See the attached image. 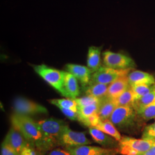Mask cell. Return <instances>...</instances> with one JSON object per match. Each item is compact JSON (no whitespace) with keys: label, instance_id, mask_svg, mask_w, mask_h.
Instances as JSON below:
<instances>
[{"label":"cell","instance_id":"obj_33","mask_svg":"<svg viewBox=\"0 0 155 155\" xmlns=\"http://www.w3.org/2000/svg\"><path fill=\"white\" fill-rule=\"evenodd\" d=\"M44 155H71V153L66 150L61 148H54L46 152Z\"/></svg>","mask_w":155,"mask_h":155},{"label":"cell","instance_id":"obj_9","mask_svg":"<svg viewBox=\"0 0 155 155\" xmlns=\"http://www.w3.org/2000/svg\"><path fill=\"white\" fill-rule=\"evenodd\" d=\"M13 107L16 113L28 116L48 113L45 106L22 97H18L15 100Z\"/></svg>","mask_w":155,"mask_h":155},{"label":"cell","instance_id":"obj_6","mask_svg":"<svg viewBox=\"0 0 155 155\" xmlns=\"http://www.w3.org/2000/svg\"><path fill=\"white\" fill-rule=\"evenodd\" d=\"M132 70V69L115 70L102 66L97 71L92 74L89 84L102 83L110 84L118 78L128 75Z\"/></svg>","mask_w":155,"mask_h":155},{"label":"cell","instance_id":"obj_17","mask_svg":"<svg viewBox=\"0 0 155 155\" xmlns=\"http://www.w3.org/2000/svg\"><path fill=\"white\" fill-rule=\"evenodd\" d=\"M130 86L127 75L118 78L109 85L107 96L116 98Z\"/></svg>","mask_w":155,"mask_h":155},{"label":"cell","instance_id":"obj_4","mask_svg":"<svg viewBox=\"0 0 155 155\" xmlns=\"http://www.w3.org/2000/svg\"><path fill=\"white\" fill-rule=\"evenodd\" d=\"M155 141L153 140L123 137L119 141L118 151L122 155H139L149 150Z\"/></svg>","mask_w":155,"mask_h":155},{"label":"cell","instance_id":"obj_15","mask_svg":"<svg viewBox=\"0 0 155 155\" xmlns=\"http://www.w3.org/2000/svg\"><path fill=\"white\" fill-rule=\"evenodd\" d=\"M117 107V104L115 98L106 95L100 99L97 114L102 121L108 120Z\"/></svg>","mask_w":155,"mask_h":155},{"label":"cell","instance_id":"obj_31","mask_svg":"<svg viewBox=\"0 0 155 155\" xmlns=\"http://www.w3.org/2000/svg\"><path fill=\"white\" fill-rule=\"evenodd\" d=\"M1 155H20L16 150L12 148L10 146L3 141L1 144Z\"/></svg>","mask_w":155,"mask_h":155},{"label":"cell","instance_id":"obj_13","mask_svg":"<svg viewBox=\"0 0 155 155\" xmlns=\"http://www.w3.org/2000/svg\"><path fill=\"white\" fill-rule=\"evenodd\" d=\"M89 133L94 141L106 148H116L119 147V143L110 135L95 127H89Z\"/></svg>","mask_w":155,"mask_h":155},{"label":"cell","instance_id":"obj_32","mask_svg":"<svg viewBox=\"0 0 155 155\" xmlns=\"http://www.w3.org/2000/svg\"><path fill=\"white\" fill-rule=\"evenodd\" d=\"M60 110L63 113V114L66 116L68 119L72 121H78V112H75L71 110L64 109L63 107H58Z\"/></svg>","mask_w":155,"mask_h":155},{"label":"cell","instance_id":"obj_8","mask_svg":"<svg viewBox=\"0 0 155 155\" xmlns=\"http://www.w3.org/2000/svg\"><path fill=\"white\" fill-rule=\"evenodd\" d=\"M91 142L87 138L84 132H78L71 130L68 126L58 139L59 145L65 147H75L89 145Z\"/></svg>","mask_w":155,"mask_h":155},{"label":"cell","instance_id":"obj_14","mask_svg":"<svg viewBox=\"0 0 155 155\" xmlns=\"http://www.w3.org/2000/svg\"><path fill=\"white\" fill-rule=\"evenodd\" d=\"M63 87L67 98L75 99L79 95L78 79L68 71H63Z\"/></svg>","mask_w":155,"mask_h":155},{"label":"cell","instance_id":"obj_18","mask_svg":"<svg viewBox=\"0 0 155 155\" xmlns=\"http://www.w3.org/2000/svg\"><path fill=\"white\" fill-rule=\"evenodd\" d=\"M101 50L102 47L94 46L89 47L87 54V67L91 70L92 73L97 71L102 66L101 59Z\"/></svg>","mask_w":155,"mask_h":155},{"label":"cell","instance_id":"obj_20","mask_svg":"<svg viewBox=\"0 0 155 155\" xmlns=\"http://www.w3.org/2000/svg\"><path fill=\"white\" fill-rule=\"evenodd\" d=\"M95 128H97L104 133L110 135L118 141H120L122 138L121 134L118 131L114 125L109 119L102 121L100 125Z\"/></svg>","mask_w":155,"mask_h":155},{"label":"cell","instance_id":"obj_12","mask_svg":"<svg viewBox=\"0 0 155 155\" xmlns=\"http://www.w3.org/2000/svg\"><path fill=\"white\" fill-rule=\"evenodd\" d=\"M65 68L66 71L72 74L83 86L89 84L93 73L87 67L75 64H67L65 66Z\"/></svg>","mask_w":155,"mask_h":155},{"label":"cell","instance_id":"obj_16","mask_svg":"<svg viewBox=\"0 0 155 155\" xmlns=\"http://www.w3.org/2000/svg\"><path fill=\"white\" fill-rule=\"evenodd\" d=\"M127 78L130 86L143 84L149 85L155 84V79L152 75L140 70H134L129 72Z\"/></svg>","mask_w":155,"mask_h":155},{"label":"cell","instance_id":"obj_5","mask_svg":"<svg viewBox=\"0 0 155 155\" xmlns=\"http://www.w3.org/2000/svg\"><path fill=\"white\" fill-rule=\"evenodd\" d=\"M102 56L104 66L115 70L133 69L136 67L135 62L131 58L122 54L106 51Z\"/></svg>","mask_w":155,"mask_h":155},{"label":"cell","instance_id":"obj_28","mask_svg":"<svg viewBox=\"0 0 155 155\" xmlns=\"http://www.w3.org/2000/svg\"><path fill=\"white\" fill-rule=\"evenodd\" d=\"M74 100L77 102L78 107L90 105L95 104H98L100 102L99 98L91 95H86L81 98H77Z\"/></svg>","mask_w":155,"mask_h":155},{"label":"cell","instance_id":"obj_26","mask_svg":"<svg viewBox=\"0 0 155 155\" xmlns=\"http://www.w3.org/2000/svg\"><path fill=\"white\" fill-rule=\"evenodd\" d=\"M133 90V93L135 96V100L143 97L144 95L150 93L155 87V84H137L131 86Z\"/></svg>","mask_w":155,"mask_h":155},{"label":"cell","instance_id":"obj_29","mask_svg":"<svg viewBox=\"0 0 155 155\" xmlns=\"http://www.w3.org/2000/svg\"><path fill=\"white\" fill-rule=\"evenodd\" d=\"M142 139L155 141V122L145 127Z\"/></svg>","mask_w":155,"mask_h":155},{"label":"cell","instance_id":"obj_22","mask_svg":"<svg viewBox=\"0 0 155 155\" xmlns=\"http://www.w3.org/2000/svg\"><path fill=\"white\" fill-rule=\"evenodd\" d=\"M154 101H155V87L150 93L134 100L132 106L136 111H137L144 107L151 104Z\"/></svg>","mask_w":155,"mask_h":155},{"label":"cell","instance_id":"obj_34","mask_svg":"<svg viewBox=\"0 0 155 155\" xmlns=\"http://www.w3.org/2000/svg\"><path fill=\"white\" fill-rule=\"evenodd\" d=\"M139 155H155V141L149 150Z\"/></svg>","mask_w":155,"mask_h":155},{"label":"cell","instance_id":"obj_23","mask_svg":"<svg viewBox=\"0 0 155 155\" xmlns=\"http://www.w3.org/2000/svg\"><path fill=\"white\" fill-rule=\"evenodd\" d=\"M51 104L56 106L58 107H63L64 109H69L78 112V106L74 99L72 98H62V99H52L49 100Z\"/></svg>","mask_w":155,"mask_h":155},{"label":"cell","instance_id":"obj_11","mask_svg":"<svg viewBox=\"0 0 155 155\" xmlns=\"http://www.w3.org/2000/svg\"><path fill=\"white\" fill-rule=\"evenodd\" d=\"M4 141L20 155L21 150L29 143L22 133L14 127H12Z\"/></svg>","mask_w":155,"mask_h":155},{"label":"cell","instance_id":"obj_21","mask_svg":"<svg viewBox=\"0 0 155 155\" xmlns=\"http://www.w3.org/2000/svg\"><path fill=\"white\" fill-rule=\"evenodd\" d=\"M115 100L117 106H132L133 102L135 100V96L132 87L130 86L123 93L115 98Z\"/></svg>","mask_w":155,"mask_h":155},{"label":"cell","instance_id":"obj_1","mask_svg":"<svg viewBox=\"0 0 155 155\" xmlns=\"http://www.w3.org/2000/svg\"><path fill=\"white\" fill-rule=\"evenodd\" d=\"M12 125L22 133L28 143L45 154L59 145L55 141L47 137L37 122L28 116L15 113L11 117Z\"/></svg>","mask_w":155,"mask_h":155},{"label":"cell","instance_id":"obj_30","mask_svg":"<svg viewBox=\"0 0 155 155\" xmlns=\"http://www.w3.org/2000/svg\"><path fill=\"white\" fill-rule=\"evenodd\" d=\"M20 155H44V154L31 144H28L21 150Z\"/></svg>","mask_w":155,"mask_h":155},{"label":"cell","instance_id":"obj_25","mask_svg":"<svg viewBox=\"0 0 155 155\" xmlns=\"http://www.w3.org/2000/svg\"><path fill=\"white\" fill-rule=\"evenodd\" d=\"M136 113L144 121H149L155 118V101L136 111Z\"/></svg>","mask_w":155,"mask_h":155},{"label":"cell","instance_id":"obj_27","mask_svg":"<svg viewBox=\"0 0 155 155\" xmlns=\"http://www.w3.org/2000/svg\"><path fill=\"white\" fill-rule=\"evenodd\" d=\"M78 121L83 124L84 126L89 127H97L102 121L100 116L97 113L94 114L89 117L80 118Z\"/></svg>","mask_w":155,"mask_h":155},{"label":"cell","instance_id":"obj_24","mask_svg":"<svg viewBox=\"0 0 155 155\" xmlns=\"http://www.w3.org/2000/svg\"><path fill=\"white\" fill-rule=\"evenodd\" d=\"M99 103L85 106L78 107V120L80 118H85L97 113L99 107Z\"/></svg>","mask_w":155,"mask_h":155},{"label":"cell","instance_id":"obj_3","mask_svg":"<svg viewBox=\"0 0 155 155\" xmlns=\"http://www.w3.org/2000/svg\"><path fill=\"white\" fill-rule=\"evenodd\" d=\"M137 113L133 106H117L109 120L116 127L127 130L136 124Z\"/></svg>","mask_w":155,"mask_h":155},{"label":"cell","instance_id":"obj_10","mask_svg":"<svg viewBox=\"0 0 155 155\" xmlns=\"http://www.w3.org/2000/svg\"><path fill=\"white\" fill-rule=\"evenodd\" d=\"M71 155H115L118 150L115 148H104L88 145L75 147H65Z\"/></svg>","mask_w":155,"mask_h":155},{"label":"cell","instance_id":"obj_7","mask_svg":"<svg viewBox=\"0 0 155 155\" xmlns=\"http://www.w3.org/2000/svg\"><path fill=\"white\" fill-rule=\"evenodd\" d=\"M36 122L42 132L47 137L55 141L58 144L60 136L68 126L63 120L54 118L45 119Z\"/></svg>","mask_w":155,"mask_h":155},{"label":"cell","instance_id":"obj_2","mask_svg":"<svg viewBox=\"0 0 155 155\" xmlns=\"http://www.w3.org/2000/svg\"><path fill=\"white\" fill-rule=\"evenodd\" d=\"M33 68L35 71L45 82L63 96L66 97L63 87V71L47 66L44 64L33 66Z\"/></svg>","mask_w":155,"mask_h":155},{"label":"cell","instance_id":"obj_19","mask_svg":"<svg viewBox=\"0 0 155 155\" xmlns=\"http://www.w3.org/2000/svg\"><path fill=\"white\" fill-rule=\"evenodd\" d=\"M109 85L102 83L89 84L85 93L86 95H91L100 99L107 95Z\"/></svg>","mask_w":155,"mask_h":155}]
</instances>
